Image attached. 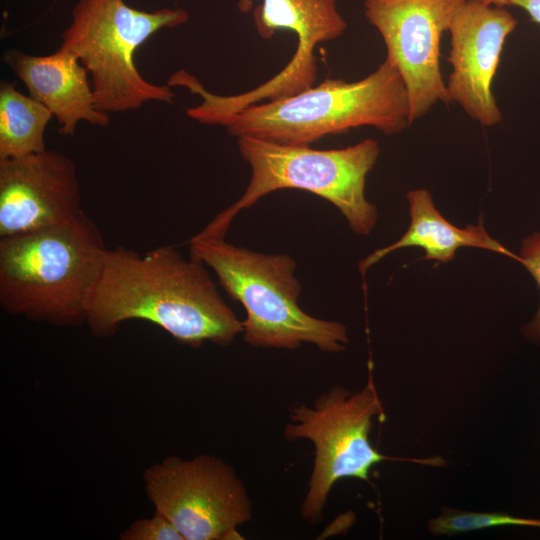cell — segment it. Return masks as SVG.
I'll list each match as a JSON object with an SVG mask.
<instances>
[{
    "instance_id": "cell-6",
    "label": "cell",
    "mask_w": 540,
    "mask_h": 540,
    "mask_svg": "<svg viewBox=\"0 0 540 540\" xmlns=\"http://www.w3.org/2000/svg\"><path fill=\"white\" fill-rule=\"evenodd\" d=\"M59 49L75 55L91 76L95 106L104 113L141 108L148 101L172 104L167 84L147 81L134 54L154 33L186 23L184 9L144 11L124 0H78Z\"/></svg>"
},
{
    "instance_id": "cell-16",
    "label": "cell",
    "mask_w": 540,
    "mask_h": 540,
    "mask_svg": "<svg viewBox=\"0 0 540 540\" xmlns=\"http://www.w3.org/2000/svg\"><path fill=\"white\" fill-rule=\"evenodd\" d=\"M501 526L540 528V519L517 517L508 513L468 512L443 507L441 515L428 522V529L434 536H449Z\"/></svg>"
},
{
    "instance_id": "cell-10",
    "label": "cell",
    "mask_w": 540,
    "mask_h": 540,
    "mask_svg": "<svg viewBox=\"0 0 540 540\" xmlns=\"http://www.w3.org/2000/svg\"><path fill=\"white\" fill-rule=\"evenodd\" d=\"M465 0H364L367 21L380 33L386 59L400 73L410 123L438 102H450L440 70V44Z\"/></svg>"
},
{
    "instance_id": "cell-2",
    "label": "cell",
    "mask_w": 540,
    "mask_h": 540,
    "mask_svg": "<svg viewBox=\"0 0 540 540\" xmlns=\"http://www.w3.org/2000/svg\"><path fill=\"white\" fill-rule=\"evenodd\" d=\"M108 248L84 213L64 225L0 237V305L57 327L86 322Z\"/></svg>"
},
{
    "instance_id": "cell-17",
    "label": "cell",
    "mask_w": 540,
    "mask_h": 540,
    "mask_svg": "<svg viewBox=\"0 0 540 540\" xmlns=\"http://www.w3.org/2000/svg\"><path fill=\"white\" fill-rule=\"evenodd\" d=\"M121 540H184L170 520L158 511L134 521L120 534Z\"/></svg>"
},
{
    "instance_id": "cell-15",
    "label": "cell",
    "mask_w": 540,
    "mask_h": 540,
    "mask_svg": "<svg viewBox=\"0 0 540 540\" xmlns=\"http://www.w3.org/2000/svg\"><path fill=\"white\" fill-rule=\"evenodd\" d=\"M52 117L43 104L1 81L0 159L46 151L45 130Z\"/></svg>"
},
{
    "instance_id": "cell-14",
    "label": "cell",
    "mask_w": 540,
    "mask_h": 540,
    "mask_svg": "<svg viewBox=\"0 0 540 540\" xmlns=\"http://www.w3.org/2000/svg\"><path fill=\"white\" fill-rule=\"evenodd\" d=\"M411 223L406 233L395 243L377 249L358 264L362 275L373 264L389 253L404 247H420L425 250L424 259L446 263L452 260L457 249L476 247L498 252L517 260L486 232L482 218L478 225L458 228L446 220L435 208L431 194L425 189L407 193Z\"/></svg>"
},
{
    "instance_id": "cell-7",
    "label": "cell",
    "mask_w": 540,
    "mask_h": 540,
    "mask_svg": "<svg viewBox=\"0 0 540 540\" xmlns=\"http://www.w3.org/2000/svg\"><path fill=\"white\" fill-rule=\"evenodd\" d=\"M384 420V408L373 380L372 365L364 388L351 392L334 385L322 393L312 407L289 408L290 422L283 436L287 441L308 440L314 446V462L301 503V517L309 524L323 518L328 495L342 478L369 481L373 466L397 459L378 452L370 443L372 419Z\"/></svg>"
},
{
    "instance_id": "cell-18",
    "label": "cell",
    "mask_w": 540,
    "mask_h": 540,
    "mask_svg": "<svg viewBox=\"0 0 540 540\" xmlns=\"http://www.w3.org/2000/svg\"><path fill=\"white\" fill-rule=\"evenodd\" d=\"M517 261L527 268L540 289V232L523 240ZM523 332L527 338L540 343V306L533 320L524 326Z\"/></svg>"
},
{
    "instance_id": "cell-11",
    "label": "cell",
    "mask_w": 540,
    "mask_h": 540,
    "mask_svg": "<svg viewBox=\"0 0 540 540\" xmlns=\"http://www.w3.org/2000/svg\"><path fill=\"white\" fill-rule=\"evenodd\" d=\"M517 19L501 6L465 0L455 12L449 32L452 66L446 84L450 102H456L473 120L493 126L502 113L492 94L506 38L517 26Z\"/></svg>"
},
{
    "instance_id": "cell-5",
    "label": "cell",
    "mask_w": 540,
    "mask_h": 540,
    "mask_svg": "<svg viewBox=\"0 0 540 540\" xmlns=\"http://www.w3.org/2000/svg\"><path fill=\"white\" fill-rule=\"evenodd\" d=\"M237 145L251 169L248 186L235 203L220 212L199 234L225 237L241 210L281 189L304 190L329 201L357 234L368 235L373 230L378 212L365 197V182L380 153L376 140L365 139L346 148L327 150L253 137L237 138Z\"/></svg>"
},
{
    "instance_id": "cell-20",
    "label": "cell",
    "mask_w": 540,
    "mask_h": 540,
    "mask_svg": "<svg viewBox=\"0 0 540 540\" xmlns=\"http://www.w3.org/2000/svg\"><path fill=\"white\" fill-rule=\"evenodd\" d=\"M473 1H479V2H484V3H487V4H495V5H497L499 0H473Z\"/></svg>"
},
{
    "instance_id": "cell-19",
    "label": "cell",
    "mask_w": 540,
    "mask_h": 540,
    "mask_svg": "<svg viewBox=\"0 0 540 540\" xmlns=\"http://www.w3.org/2000/svg\"><path fill=\"white\" fill-rule=\"evenodd\" d=\"M503 5L520 7L533 22L540 24V0H499L496 6Z\"/></svg>"
},
{
    "instance_id": "cell-1",
    "label": "cell",
    "mask_w": 540,
    "mask_h": 540,
    "mask_svg": "<svg viewBox=\"0 0 540 540\" xmlns=\"http://www.w3.org/2000/svg\"><path fill=\"white\" fill-rule=\"evenodd\" d=\"M128 320L153 323L193 348L229 346L243 332L205 263L170 245L144 254L123 246L107 250L85 323L94 336L107 338Z\"/></svg>"
},
{
    "instance_id": "cell-9",
    "label": "cell",
    "mask_w": 540,
    "mask_h": 540,
    "mask_svg": "<svg viewBox=\"0 0 540 540\" xmlns=\"http://www.w3.org/2000/svg\"><path fill=\"white\" fill-rule=\"evenodd\" d=\"M238 9L247 13L251 0H239ZM256 30L270 39L279 30L292 31L297 44L291 60L275 76L253 90L223 96L199 86L201 103L194 107L196 120L205 125H221L234 112L252 104L280 100L310 87L317 78L318 44L340 37L347 23L337 9V0H262L253 11Z\"/></svg>"
},
{
    "instance_id": "cell-8",
    "label": "cell",
    "mask_w": 540,
    "mask_h": 540,
    "mask_svg": "<svg viewBox=\"0 0 540 540\" xmlns=\"http://www.w3.org/2000/svg\"><path fill=\"white\" fill-rule=\"evenodd\" d=\"M155 511L184 540H239L238 527L252 518V502L234 468L214 455L185 460L170 455L143 473Z\"/></svg>"
},
{
    "instance_id": "cell-12",
    "label": "cell",
    "mask_w": 540,
    "mask_h": 540,
    "mask_svg": "<svg viewBox=\"0 0 540 540\" xmlns=\"http://www.w3.org/2000/svg\"><path fill=\"white\" fill-rule=\"evenodd\" d=\"M82 212L70 157L47 149L0 159V237L64 225Z\"/></svg>"
},
{
    "instance_id": "cell-3",
    "label": "cell",
    "mask_w": 540,
    "mask_h": 540,
    "mask_svg": "<svg viewBox=\"0 0 540 540\" xmlns=\"http://www.w3.org/2000/svg\"><path fill=\"white\" fill-rule=\"evenodd\" d=\"M402 77L387 59L365 78L326 79L295 95L252 104L221 125L233 137H253L285 145H310L322 137L372 126L385 135L410 123Z\"/></svg>"
},
{
    "instance_id": "cell-13",
    "label": "cell",
    "mask_w": 540,
    "mask_h": 540,
    "mask_svg": "<svg viewBox=\"0 0 540 540\" xmlns=\"http://www.w3.org/2000/svg\"><path fill=\"white\" fill-rule=\"evenodd\" d=\"M3 60L25 84L29 96L57 119L59 134L73 136L80 121L109 125V114L95 106L87 69L72 53L58 49L49 55L33 56L12 48L4 52Z\"/></svg>"
},
{
    "instance_id": "cell-4",
    "label": "cell",
    "mask_w": 540,
    "mask_h": 540,
    "mask_svg": "<svg viewBox=\"0 0 540 540\" xmlns=\"http://www.w3.org/2000/svg\"><path fill=\"white\" fill-rule=\"evenodd\" d=\"M188 245L190 253L215 272L226 293L244 307L246 343L288 350L308 343L323 352L345 350L349 339L343 323L313 317L298 305L302 286L291 256L259 253L228 243L225 237L199 233Z\"/></svg>"
}]
</instances>
